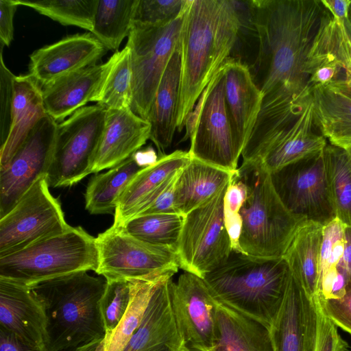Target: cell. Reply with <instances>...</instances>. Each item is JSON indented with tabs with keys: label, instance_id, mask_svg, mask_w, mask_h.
I'll list each match as a JSON object with an SVG mask.
<instances>
[{
	"label": "cell",
	"instance_id": "1",
	"mask_svg": "<svg viewBox=\"0 0 351 351\" xmlns=\"http://www.w3.org/2000/svg\"><path fill=\"white\" fill-rule=\"evenodd\" d=\"M249 4L259 41L253 77L263 95L258 117L271 122L293 120L311 96V53L328 10L322 0Z\"/></svg>",
	"mask_w": 351,
	"mask_h": 351
},
{
	"label": "cell",
	"instance_id": "2",
	"mask_svg": "<svg viewBox=\"0 0 351 351\" xmlns=\"http://www.w3.org/2000/svg\"><path fill=\"white\" fill-rule=\"evenodd\" d=\"M236 2L186 0L180 35L181 73L176 128L181 132L202 92L237 40Z\"/></svg>",
	"mask_w": 351,
	"mask_h": 351
},
{
	"label": "cell",
	"instance_id": "3",
	"mask_svg": "<svg viewBox=\"0 0 351 351\" xmlns=\"http://www.w3.org/2000/svg\"><path fill=\"white\" fill-rule=\"evenodd\" d=\"M87 271L29 287L46 315L47 351H65L105 337L100 301L107 280Z\"/></svg>",
	"mask_w": 351,
	"mask_h": 351
},
{
	"label": "cell",
	"instance_id": "4",
	"mask_svg": "<svg viewBox=\"0 0 351 351\" xmlns=\"http://www.w3.org/2000/svg\"><path fill=\"white\" fill-rule=\"evenodd\" d=\"M291 274L283 256L259 258L232 251L223 264L203 279L217 302L269 329Z\"/></svg>",
	"mask_w": 351,
	"mask_h": 351
},
{
	"label": "cell",
	"instance_id": "5",
	"mask_svg": "<svg viewBox=\"0 0 351 351\" xmlns=\"http://www.w3.org/2000/svg\"><path fill=\"white\" fill-rule=\"evenodd\" d=\"M237 173L247 186V197L239 212L241 252L259 258L282 257L297 230L307 221L287 210L270 173L260 165L243 162Z\"/></svg>",
	"mask_w": 351,
	"mask_h": 351
},
{
	"label": "cell",
	"instance_id": "6",
	"mask_svg": "<svg viewBox=\"0 0 351 351\" xmlns=\"http://www.w3.org/2000/svg\"><path fill=\"white\" fill-rule=\"evenodd\" d=\"M97 265L95 238L80 226H71L63 233L0 256V278L31 287L77 271H95Z\"/></svg>",
	"mask_w": 351,
	"mask_h": 351
},
{
	"label": "cell",
	"instance_id": "7",
	"mask_svg": "<svg viewBox=\"0 0 351 351\" xmlns=\"http://www.w3.org/2000/svg\"><path fill=\"white\" fill-rule=\"evenodd\" d=\"M186 134L191 158L234 173L241 153L238 149L225 101V74L221 66L205 88L189 114Z\"/></svg>",
	"mask_w": 351,
	"mask_h": 351
},
{
	"label": "cell",
	"instance_id": "8",
	"mask_svg": "<svg viewBox=\"0 0 351 351\" xmlns=\"http://www.w3.org/2000/svg\"><path fill=\"white\" fill-rule=\"evenodd\" d=\"M184 10L185 5L177 18L163 25L133 23L128 36L126 45L130 51L132 70L130 109L147 121L165 69L180 45Z\"/></svg>",
	"mask_w": 351,
	"mask_h": 351
},
{
	"label": "cell",
	"instance_id": "9",
	"mask_svg": "<svg viewBox=\"0 0 351 351\" xmlns=\"http://www.w3.org/2000/svg\"><path fill=\"white\" fill-rule=\"evenodd\" d=\"M98 265L106 280L173 276L180 268L176 251L142 241L112 225L95 237Z\"/></svg>",
	"mask_w": 351,
	"mask_h": 351
},
{
	"label": "cell",
	"instance_id": "10",
	"mask_svg": "<svg viewBox=\"0 0 351 351\" xmlns=\"http://www.w3.org/2000/svg\"><path fill=\"white\" fill-rule=\"evenodd\" d=\"M106 110L95 104L80 108L57 127L49 186H71L93 173V160L105 126Z\"/></svg>",
	"mask_w": 351,
	"mask_h": 351
},
{
	"label": "cell",
	"instance_id": "11",
	"mask_svg": "<svg viewBox=\"0 0 351 351\" xmlns=\"http://www.w3.org/2000/svg\"><path fill=\"white\" fill-rule=\"evenodd\" d=\"M229 184L184 216L176 250L180 268L202 278L223 264L233 251L224 219Z\"/></svg>",
	"mask_w": 351,
	"mask_h": 351
},
{
	"label": "cell",
	"instance_id": "12",
	"mask_svg": "<svg viewBox=\"0 0 351 351\" xmlns=\"http://www.w3.org/2000/svg\"><path fill=\"white\" fill-rule=\"evenodd\" d=\"M49 187L47 175L40 176L10 211L0 218V256L63 233L71 227L60 202Z\"/></svg>",
	"mask_w": 351,
	"mask_h": 351
},
{
	"label": "cell",
	"instance_id": "13",
	"mask_svg": "<svg viewBox=\"0 0 351 351\" xmlns=\"http://www.w3.org/2000/svg\"><path fill=\"white\" fill-rule=\"evenodd\" d=\"M269 173L277 195L293 215L323 226L336 217L324 149Z\"/></svg>",
	"mask_w": 351,
	"mask_h": 351
},
{
	"label": "cell",
	"instance_id": "14",
	"mask_svg": "<svg viewBox=\"0 0 351 351\" xmlns=\"http://www.w3.org/2000/svg\"><path fill=\"white\" fill-rule=\"evenodd\" d=\"M57 123L49 115L30 131L9 162L0 167V218L49 169L56 139Z\"/></svg>",
	"mask_w": 351,
	"mask_h": 351
},
{
	"label": "cell",
	"instance_id": "15",
	"mask_svg": "<svg viewBox=\"0 0 351 351\" xmlns=\"http://www.w3.org/2000/svg\"><path fill=\"white\" fill-rule=\"evenodd\" d=\"M172 310L187 346L207 351L216 337V301L204 280L184 271L169 283Z\"/></svg>",
	"mask_w": 351,
	"mask_h": 351
},
{
	"label": "cell",
	"instance_id": "16",
	"mask_svg": "<svg viewBox=\"0 0 351 351\" xmlns=\"http://www.w3.org/2000/svg\"><path fill=\"white\" fill-rule=\"evenodd\" d=\"M269 331L274 351H315L316 302L292 274L280 308Z\"/></svg>",
	"mask_w": 351,
	"mask_h": 351
},
{
	"label": "cell",
	"instance_id": "17",
	"mask_svg": "<svg viewBox=\"0 0 351 351\" xmlns=\"http://www.w3.org/2000/svg\"><path fill=\"white\" fill-rule=\"evenodd\" d=\"M107 49L90 32L68 36L34 51L29 75L40 86L75 71L97 64Z\"/></svg>",
	"mask_w": 351,
	"mask_h": 351
},
{
	"label": "cell",
	"instance_id": "18",
	"mask_svg": "<svg viewBox=\"0 0 351 351\" xmlns=\"http://www.w3.org/2000/svg\"><path fill=\"white\" fill-rule=\"evenodd\" d=\"M189 152L176 150L140 170L120 195L112 225L123 227L150 206L190 160Z\"/></svg>",
	"mask_w": 351,
	"mask_h": 351
},
{
	"label": "cell",
	"instance_id": "19",
	"mask_svg": "<svg viewBox=\"0 0 351 351\" xmlns=\"http://www.w3.org/2000/svg\"><path fill=\"white\" fill-rule=\"evenodd\" d=\"M0 328L47 351V318L29 287L0 278Z\"/></svg>",
	"mask_w": 351,
	"mask_h": 351
},
{
	"label": "cell",
	"instance_id": "20",
	"mask_svg": "<svg viewBox=\"0 0 351 351\" xmlns=\"http://www.w3.org/2000/svg\"><path fill=\"white\" fill-rule=\"evenodd\" d=\"M327 141L317 127L309 98L299 117L266 143L250 162L271 173L311 154L323 150Z\"/></svg>",
	"mask_w": 351,
	"mask_h": 351
},
{
	"label": "cell",
	"instance_id": "21",
	"mask_svg": "<svg viewBox=\"0 0 351 351\" xmlns=\"http://www.w3.org/2000/svg\"><path fill=\"white\" fill-rule=\"evenodd\" d=\"M225 74V101L236 145L242 152L260 112L263 95L249 67L228 58L222 64Z\"/></svg>",
	"mask_w": 351,
	"mask_h": 351
},
{
	"label": "cell",
	"instance_id": "22",
	"mask_svg": "<svg viewBox=\"0 0 351 351\" xmlns=\"http://www.w3.org/2000/svg\"><path fill=\"white\" fill-rule=\"evenodd\" d=\"M172 277L156 285L143 320L122 351H184L186 342L172 310L169 283Z\"/></svg>",
	"mask_w": 351,
	"mask_h": 351
},
{
	"label": "cell",
	"instance_id": "23",
	"mask_svg": "<svg viewBox=\"0 0 351 351\" xmlns=\"http://www.w3.org/2000/svg\"><path fill=\"white\" fill-rule=\"evenodd\" d=\"M112 57L103 64L87 66L43 86L46 112L62 122L90 101H95L112 64Z\"/></svg>",
	"mask_w": 351,
	"mask_h": 351
},
{
	"label": "cell",
	"instance_id": "24",
	"mask_svg": "<svg viewBox=\"0 0 351 351\" xmlns=\"http://www.w3.org/2000/svg\"><path fill=\"white\" fill-rule=\"evenodd\" d=\"M150 134V123L136 114L130 108L107 110L92 172L97 173L123 162L146 143Z\"/></svg>",
	"mask_w": 351,
	"mask_h": 351
},
{
	"label": "cell",
	"instance_id": "25",
	"mask_svg": "<svg viewBox=\"0 0 351 351\" xmlns=\"http://www.w3.org/2000/svg\"><path fill=\"white\" fill-rule=\"evenodd\" d=\"M157 160L153 149H139L108 171L96 173L84 193L86 210L93 215L114 213L120 195L133 177Z\"/></svg>",
	"mask_w": 351,
	"mask_h": 351
},
{
	"label": "cell",
	"instance_id": "26",
	"mask_svg": "<svg viewBox=\"0 0 351 351\" xmlns=\"http://www.w3.org/2000/svg\"><path fill=\"white\" fill-rule=\"evenodd\" d=\"M46 112L40 86L28 74L16 76L8 136L1 145L0 167L5 166Z\"/></svg>",
	"mask_w": 351,
	"mask_h": 351
},
{
	"label": "cell",
	"instance_id": "27",
	"mask_svg": "<svg viewBox=\"0 0 351 351\" xmlns=\"http://www.w3.org/2000/svg\"><path fill=\"white\" fill-rule=\"evenodd\" d=\"M181 73L180 43L172 54L158 85L147 121L149 139L160 156L172 143L176 128Z\"/></svg>",
	"mask_w": 351,
	"mask_h": 351
},
{
	"label": "cell",
	"instance_id": "28",
	"mask_svg": "<svg viewBox=\"0 0 351 351\" xmlns=\"http://www.w3.org/2000/svg\"><path fill=\"white\" fill-rule=\"evenodd\" d=\"M234 173L191 157L181 169L175 186L177 213L185 216L213 198L230 182Z\"/></svg>",
	"mask_w": 351,
	"mask_h": 351
},
{
	"label": "cell",
	"instance_id": "29",
	"mask_svg": "<svg viewBox=\"0 0 351 351\" xmlns=\"http://www.w3.org/2000/svg\"><path fill=\"white\" fill-rule=\"evenodd\" d=\"M215 319V341L207 351H274L269 329L256 320L217 301Z\"/></svg>",
	"mask_w": 351,
	"mask_h": 351
},
{
	"label": "cell",
	"instance_id": "30",
	"mask_svg": "<svg viewBox=\"0 0 351 351\" xmlns=\"http://www.w3.org/2000/svg\"><path fill=\"white\" fill-rule=\"evenodd\" d=\"M315 123L330 144L351 146V97L336 86L319 84L311 93Z\"/></svg>",
	"mask_w": 351,
	"mask_h": 351
},
{
	"label": "cell",
	"instance_id": "31",
	"mask_svg": "<svg viewBox=\"0 0 351 351\" xmlns=\"http://www.w3.org/2000/svg\"><path fill=\"white\" fill-rule=\"evenodd\" d=\"M322 235V225L313 221L304 222L283 255L291 274L313 299L317 297V293Z\"/></svg>",
	"mask_w": 351,
	"mask_h": 351
},
{
	"label": "cell",
	"instance_id": "32",
	"mask_svg": "<svg viewBox=\"0 0 351 351\" xmlns=\"http://www.w3.org/2000/svg\"><path fill=\"white\" fill-rule=\"evenodd\" d=\"M315 66L333 63L351 76V23L338 19L328 10L324 16L311 51Z\"/></svg>",
	"mask_w": 351,
	"mask_h": 351
},
{
	"label": "cell",
	"instance_id": "33",
	"mask_svg": "<svg viewBox=\"0 0 351 351\" xmlns=\"http://www.w3.org/2000/svg\"><path fill=\"white\" fill-rule=\"evenodd\" d=\"M165 276L154 278L130 280V300L117 327L102 341L101 351H122L139 327L158 283Z\"/></svg>",
	"mask_w": 351,
	"mask_h": 351
},
{
	"label": "cell",
	"instance_id": "34",
	"mask_svg": "<svg viewBox=\"0 0 351 351\" xmlns=\"http://www.w3.org/2000/svg\"><path fill=\"white\" fill-rule=\"evenodd\" d=\"M137 0H99L90 33L108 50L118 51L133 25Z\"/></svg>",
	"mask_w": 351,
	"mask_h": 351
},
{
	"label": "cell",
	"instance_id": "35",
	"mask_svg": "<svg viewBox=\"0 0 351 351\" xmlns=\"http://www.w3.org/2000/svg\"><path fill=\"white\" fill-rule=\"evenodd\" d=\"M329 189L336 217L351 226V162L346 149L330 144L324 149Z\"/></svg>",
	"mask_w": 351,
	"mask_h": 351
},
{
	"label": "cell",
	"instance_id": "36",
	"mask_svg": "<svg viewBox=\"0 0 351 351\" xmlns=\"http://www.w3.org/2000/svg\"><path fill=\"white\" fill-rule=\"evenodd\" d=\"M184 217L179 213L145 215L131 219L123 227L142 241L176 251Z\"/></svg>",
	"mask_w": 351,
	"mask_h": 351
},
{
	"label": "cell",
	"instance_id": "37",
	"mask_svg": "<svg viewBox=\"0 0 351 351\" xmlns=\"http://www.w3.org/2000/svg\"><path fill=\"white\" fill-rule=\"evenodd\" d=\"M113 61L96 104L107 110L130 108L132 102V70L130 51L125 47L112 56Z\"/></svg>",
	"mask_w": 351,
	"mask_h": 351
},
{
	"label": "cell",
	"instance_id": "38",
	"mask_svg": "<svg viewBox=\"0 0 351 351\" xmlns=\"http://www.w3.org/2000/svg\"><path fill=\"white\" fill-rule=\"evenodd\" d=\"M18 5L31 8L63 25L92 31L99 0H14Z\"/></svg>",
	"mask_w": 351,
	"mask_h": 351
},
{
	"label": "cell",
	"instance_id": "39",
	"mask_svg": "<svg viewBox=\"0 0 351 351\" xmlns=\"http://www.w3.org/2000/svg\"><path fill=\"white\" fill-rule=\"evenodd\" d=\"M130 300V280H107L106 287L100 301L105 336L110 334L117 327L128 307Z\"/></svg>",
	"mask_w": 351,
	"mask_h": 351
},
{
	"label": "cell",
	"instance_id": "40",
	"mask_svg": "<svg viewBox=\"0 0 351 351\" xmlns=\"http://www.w3.org/2000/svg\"><path fill=\"white\" fill-rule=\"evenodd\" d=\"M186 2V0H137L133 23L150 26L165 25L180 15Z\"/></svg>",
	"mask_w": 351,
	"mask_h": 351
},
{
	"label": "cell",
	"instance_id": "41",
	"mask_svg": "<svg viewBox=\"0 0 351 351\" xmlns=\"http://www.w3.org/2000/svg\"><path fill=\"white\" fill-rule=\"evenodd\" d=\"M345 228L346 226L337 217L323 226L319 278L327 271L336 268L339 263L344 251Z\"/></svg>",
	"mask_w": 351,
	"mask_h": 351
},
{
	"label": "cell",
	"instance_id": "42",
	"mask_svg": "<svg viewBox=\"0 0 351 351\" xmlns=\"http://www.w3.org/2000/svg\"><path fill=\"white\" fill-rule=\"evenodd\" d=\"M3 46L0 45V95H1V143L5 141L10 128L11 113L14 93V80L16 77L5 66L3 58Z\"/></svg>",
	"mask_w": 351,
	"mask_h": 351
},
{
	"label": "cell",
	"instance_id": "43",
	"mask_svg": "<svg viewBox=\"0 0 351 351\" xmlns=\"http://www.w3.org/2000/svg\"><path fill=\"white\" fill-rule=\"evenodd\" d=\"M317 336L315 351H348V343L341 337L338 327L325 314L317 297Z\"/></svg>",
	"mask_w": 351,
	"mask_h": 351
},
{
	"label": "cell",
	"instance_id": "44",
	"mask_svg": "<svg viewBox=\"0 0 351 351\" xmlns=\"http://www.w3.org/2000/svg\"><path fill=\"white\" fill-rule=\"evenodd\" d=\"M350 282L347 271L338 264L319 278L317 298L320 300L340 299L346 294Z\"/></svg>",
	"mask_w": 351,
	"mask_h": 351
},
{
	"label": "cell",
	"instance_id": "45",
	"mask_svg": "<svg viewBox=\"0 0 351 351\" xmlns=\"http://www.w3.org/2000/svg\"><path fill=\"white\" fill-rule=\"evenodd\" d=\"M317 299L332 322L351 335V281L343 298L329 300Z\"/></svg>",
	"mask_w": 351,
	"mask_h": 351
},
{
	"label": "cell",
	"instance_id": "46",
	"mask_svg": "<svg viewBox=\"0 0 351 351\" xmlns=\"http://www.w3.org/2000/svg\"><path fill=\"white\" fill-rule=\"evenodd\" d=\"M18 6L14 0H0V45L9 47L13 39V19Z\"/></svg>",
	"mask_w": 351,
	"mask_h": 351
},
{
	"label": "cell",
	"instance_id": "47",
	"mask_svg": "<svg viewBox=\"0 0 351 351\" xmlns=\"http://www.w3.org/2000/svg\"><path fill=\"white\" fill-rule=\"evenodd\" d=\"M0 351H43L30 346L12 333L0 328Z\"/></svg>",
	"mask_w": 351,
	"mask_h": 351
},
{
	"label": "cell",
	"instance_id": "48",
	"mask_svg": "<svg viewBox=\"0 0 351 351\" xmlns=\"http://www.w3.org/2000/svg\"><path fill=\"white\" fill-rule=\"evenodd\" d=\"M333 16L338 19L348 18L351 0H322Z\"/></svg>",
	"mask_w": 351,
	"mask_h": 351
},
{
	"label": "cell",
	"instance_id": "49",
	"mask_svg": "<svg viewBox=\"0 0 351 351\" xmlns=\"http://www.w3.org/2000/svg\"><path fill=\"white\" fill-rule=\"evenodd\" d=\"M344 239V251L339 264L346 269L351 281V226H346Z\"/></svg>",
	"mask_w": 351,
	"mask_h": 351
},
{
	"label": "cell",
	"instance_id": "50",
	"mask_svg": "<svg viewBox=\"0 0 351 351\" xmlns=\"http://www.w3.org/2000/svg\"><path fill=\"white\" fill-rule=\"evenodd\" d=\"M330 84L346 95L351 97V76H346L343 75L341 79L331 82Z\"/></svg>",
	"mask_w": 351,
	"mask_h": 351
},
{
	"label": "cell",
	"instance_id": "51",
	"mask_svg": "<svg viewBox=\"0 0 351 351\" xmlns=\"http://www.w3.org/2000/svg\"><path fill=\"white\" fill-rule=\"evenodd\" d=\"M103 339L93 341L80 346L65 351H101Z\"/></svg>",
	"mask_w": 351,
	"mask_h": 351
},
{
	"label": "cell",
	"instance_id": "52",
	"mask_svg": "<svg viewBox=\"0 0 351 351\" xmlns=\"http://www.w3.org/2000/svg\"><path fill=\"white\" fill-rule=\"evenodd\" d=\"M184 351H202V350H198V349H195V348H191V347H189V346H186V348Z\"/></svg>",
	"mask_w": 351,
	"mask_h": 351
},
{
	"label": "cell",
	"instance_id": "53",
	"mask_svg": "<svg viewBox=\"0 0 351 351\" xmlns=\"http://www.w3.org/2000/svg\"><path fill=\"white\" fill-rule=\"evenodd\" d=\"M346 151H347V152L348 154V156H349V158H350V162H351V146L350 147H348V149H346Z\"/></svg>",
	"mask_w": 351,
	"mask_h": 351
},
{
	"label": "cell",
	"instance_id": "54",
	"mask_svg": "<svg viewBox=\"0 0 351 351\" xmlns=\"http://www.w3.org/2000/svg\"><path fill=\"white\" fill-rule=\"evenodd\" d=\"M348 18L349 21H350V23H351V4L350 5L349 10H348Z\"/></svg>",
	"mask_w": 351,
	"mask_h": 351
},
{
	"label": "cell",
	"instance_id": "55",
	"mask_svg": "<svg viewBox=\"0 0 351 351\" xmlns=\"http://www.w3.org/2000/svg\"></svg>",
	"mask_w": 351,
	"mask_h": 351
}]
</instances>
